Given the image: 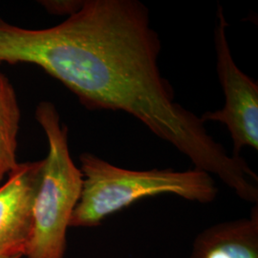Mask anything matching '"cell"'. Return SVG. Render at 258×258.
Wrapping results in <instances>:
<instances>
[{"label": "cell", "mask_w": 258, "mask_h": 258, "mask_svg": "<svg viewBox=\"0 0 258 258\" xmlns=\"http://www.w3.org/2000/svg\"><path fill=\"white\" fill-rule=\"evenodd\" d=\"M161 49L149 10L139 0H84L79 12L46 29L0 22V64L39 66L87 109L127 113L195 168L238 186L248 171L245 159L230 155L200 117L174 101L158 66Z\"/></svg>", "instance_id": "1"}, {"label": "cell", "mask_w": 258, "mask_h": 258, "mask_svg": "<svg viewBox=\"0 0 258 258\" xmlns=\"http://www.w3.org/2000/svg\"><path fill=\"white\" fill-rule=\"evenodd\" d=\"M83 189L69 227H98L108 216L141 199L173 194L200 204L213 202L218 188L211 174L195 168L131 170L85 152L80 156Z\"/></svg>", "instance_id": "2"}, {"label": "cell", "mask_w": 258, "mask_h": 258, "mask_svg": "<svg viewBox=\"0 0 258 258\" xmlns=\"http://www.w3.org/2000/svg\"><path fill=\"white\" fill-rule=\"evenodd\" d=\"M43 160L19 164L0 186V257L25 256Z\"/></svg>", "instance_id": "5"}, {"label": "cell", "mask_w": 258, "mask_h": 258, "mask_svg": "<svg viewBox=\"0 0 258 258\" xmlns=\"http://www.w3.org/2000/svg\"><path fill=\"white\" fill-rule=\"evenodd\" d=\"M20 109L9 80L0 74V182L19 165L17 161Z\"/></svg>", "instance_id": "7"}, {"label": "cell", "mask_w": 258, "mask_h": 258, "mask_svg": "<svg viewBox=\"0 0 258 258\" xmlns=\"http://www.w3.org/2000/svg\"><path fill=\"white\" fill-rule=\"evenodd\" d=\"M214 27L216 71L225 95L222 109L207 111L200 117L207 121L221 122L230 132L232 156L240 157L245 147L258 149V84L236 65L227 38L229 24L218 5Z\"/></svg>", "instance_id": "4"}, {"label": "cell", "mask_w": 258, "mask_h": 258, "mask_svg": "<svg viewBox=\"0 0 258 258\" xmlns=\"http://www.w3.org/2000/svg\"><path fill=\"white\" fill-rule=\"evenodd\" d=\"M36 118L49 149L33 206V231L25 256L63 258L66 232L82 194L83 174L70 154L68 128L61 124L55 104L38 103Z\"/></svg>", "instance_id": "3"}, {"label": "cell", "mask_w": 258, "mask_h": 258, "mask_svg": "<svg viewBox=\"0 0 258 258\" xmlns=\"http://www.w3.org/2000/svg\"><path fill=\"white\" fill-rule=\"evenodd\" d=\"M190 258H258V209L249 217L204 230L194 242Z\"/></svg>", "instance_id": "6"}, {"label": "cell", "mask_w": 258, "mask_h": 258, "mask_svg": "<svg viewBox=\"0 0 258 258\" xmlns=\"http://www.w3.org/2000/svg\"><path fill=\"white\" fill-rule=\"evenodd\" d=\"M84 1L81 0H45L40 1V4L45 9L54 15L72 16L82 9Z\"/></svg>", "instance_id": "8"}, {"label": "cell", "mask_w": 258, "mask_h": 258, "mask_svg": "<svg viewBox=\"0 0 258 258\" xmlns=\"http://www.w3.org/2000/svg\"><path fill=\"white\" fill-rule=\"evenodd\" d=\"M21 255H11V256H1L0 258H21Z\"/></svg>", "instance_id": "9"}]
</instances>
